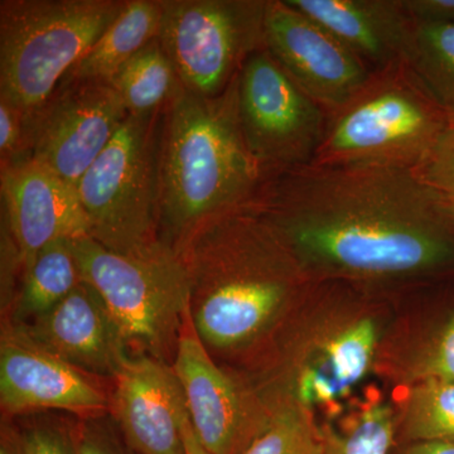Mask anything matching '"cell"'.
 <instances>
[{
	"instance_id": "cell-1",
	"label": "cell",
	"mask_w": 454,
	"mask_h": 454,
	"mask_svg": "<svg viewBox=\"0 0 454 454\" xmlns=\"http://www.w3.org/2000/svg\"><path fill=\"white\" fill-rule=\"evenodd\" d=\"M312 282L394 292L454 274V215L414 168L301 167L250 203Z\"/></svg>"
},
{
	"instance_id": "cell-2",
	"label": "cell",
	"mask_w": 454,
	"mask_h": 454,
	"mask_svg": "<svg viewBox=\"0 0 454 454\" xmlns=\"http://www.w3.org/2000/svg\"><path fill=\"white\" fill-rule=\"evenodd\" d=\"M177 253L197 336L238 373L253 365L313 283L252 205L203 223Z\"/></svg>"
},
{
	"instance_id": "cell-3",
	"label": "cell",
	"mask_w": 454,
	"mask_h": 454,
	"mask_svg": "<svg viewBox=\"0 0 454 454\" xmlns=\"http://www.w3.org/2000/svg\"><path fill=\"white\" fill-rule=\"evenodd\" d=\"M390 292L313 282L262 355L240 373L268 408L339 409L375 370L389 333Z\"/></svg>"
},
{
	"instance_id": "cell-4",
	"label": "cell",
	"mask_w": 454,
	"mask_h": 454,
	"mask_svg": "<svg viewBox=\"0 0 454 454\" xmlns=\"http://www.w3.org/2000/svg\"><path fill=\"white\" fill-rule=\"evenodd\" d=\"M264 179L241 129L239 76L217 97L181 88L160 122V241L177 252L203 223L250 205Z\"/></svg>"
},
{
	"instance_id": "cell-5",
	"label": "cell",
	"mask_w": 454,
	"mask_h": 454,
	"mask_svg": "<svg viewBox=\"0 0 454 454\" xmlns=\"http://www.w3.org/2000/svg\"><path fill=\"white\" fill-rule=\"evenodd\" d=\"M125 0H2L0 98L37 112L119 16Z\"/></svg>"
},
{
	"instance_id": "cell-6",
	"label": "cell",
	"mask_w": 454,
	"mask_h": 454,
	"mask_svg": "<svg viewBox=\"0 0 454 454\" xmlns=\"http://www.w3.org/2000/svg\"><path fill=\"white\" fill-rule=\"evenodd\" d=\"M450 118L405 62H399L372 73L354 97L328 113L324 139L310 164L415 168Z\"/></svg>"
},
{
	"instance_id": "cell-7",
	"label": "cell",
	"mask_w": 454,
	"mask_h": 454,
	"mask_svg": "<svg viewBox=\"0 0 454 454\" xmlns=\"http://www.w3.org/2000/svg\"><path fill=\"white\" fill-rule=\"evenodd\" d=\"M83 282L100 295L129 354L173 364L190 309V280L169 245L122 255L89 236L73 240Z\"/></svg>"
},
{
	"instance_id": "cell-8",
	"label": "cell",
	"mask_w": 454,
	"mask_h": 454,
	"mask_svg": "<svg viewBox=\"0 0 454 454\" xmlns=\"http://www.w3.org/2000/svg\"><path fill=\"white\" fill-rule=\"evenodd\" d=\"M162 112L128 116L77 182L89 238L122 255L160 243L158 221Z\"/></svg>"
},
{
	"instance_id": "cell-9",
	"label": "cell",
	"mask_w": 454,
	"mask_h": 454,
	"mask_svg": "<svg viewBox=\"0 0 454 454\" xmlns=\"http://www.w3.org/2000/svg\"><path fill=\"white\" fill-rule=\"evenodd\" d=\"M268 0H162L160 40L182 88L200 97L223 91L253 53L265 49Z\"/></svg>"
},
{
	"instance_id": "cell-10",
	"label": "cell",
	"mask_w": 454,
	"mask_h": 454,
	"mask_svg": "<svg viewBox=\"0 0 454 454\" xmlns=\"http://www.w3.org/2000/svg\"><path fill=\"white\" fill-rule=\"evenodd\" d=\"M239 114L247 145L265 177L309 166L324 139L328 112L262 49L239 74Z\"/></svg>"
},
{
	"instance_id": "cell-11",
	"label": "cell",
	"mask_w": 454,
	"mask_h": 454,
	"mask_svg": "<svg viewBox=\"0 0 454 454\" xmlns=\"http://www.w3.org/2000/svg\"><path fill=\"white\" fill-rule=\"evenodd\" d=\"M173 369L186 397L190 422L210 454H243L268 428L273 411L240 373L221 366L184 318Z\"/></svg>"
},
{
	"instance_id": "cell-12",
	"label": "cell",
	"mask_w": 454,
	"mask_h": 454,
	"mask_svg": "<svg viewBox=\"0 0 454 454\" xmlns=\"http://www.w3.org/2000/svg\"><path fill=\"white\" fill-rule=\"evenodd\" d=\"M128 116L110 82L64 80L27 118L31 158L76 187Z\"/></svg>"
},
{
	"instance_id": "cell-13",
	"label": "cell",
	"mask_w": 454,
	"mask_h": 454,
	"mask_svg": "<svg viewBox=\"0 0 454 454\" xmlns=\"http://www.w3.org/2000/svg\"><path fill=\"white\" fill-rule=\"evenodd\" d=\"M106 379L77 369L42 348L22 328L3 321L0 406L3 417L66 411L73 417L109 414Z\"/></svg>"
},
{
	"instance_id": "cell-14",
	"label": "cell",
	"mask_w": 454,
	"mask_h": 454,
	"mask_svg": "<svg viewBox=\"0 0 454 454\" xmlns=\"http://www.w3.org/2000/svg\"><path fill=\"white\" fill-rule=\"evenodd\" d=\"M264 42L293 82L328 113L354 97L372 74L327 29L286 0H268Z\"/></svg>"
},
{
	"instance_id": "cell-15",
	"label": "cell",
	"mask_w": 454,
	"mask_h": 454,
	"mask_svg": "<svg viewBox=\"0 0 454 454\" xmlns=\"http://www.w3.org/2000/svg\"><path fill=\"white\" fill-rule=\"evenodd\" d=\"M109 415L134 453L186 454L190 414L170 364L128 354L112 380Z\"/></svg>"
},
{
	"instance_id": "cell-16",
	"label": "cell",
	"mask_w": 454,
	"mask_h": 454,
	"mask_svg": "<svg viewBox=\"0 0 454 454\" xmlns=\"http://www.w3.org/2000/svg\"><path fill=\"white\" fill-rule=\"evenodd\" d=\"M2 217L13 235L23 270L47 245L89 236L76 187L27 158L2 167Z\"/></svg>"
},
{
	"instance_id": "cell-17",
	"label": "cell",
	"mask_w": 454,
	"mask_h": 454,
	"mask_svg": "<svg viewBox=\"0 0 454 454\" xmlns=\"http://www.w3.org/2000/svg\"><path fill=\"white\" fill-rule=\"evenodd\" d=\"M16 325L56 356L106 380H113L129 354L100 295L86 282L46 315Z\"/></svg>"
},
{
	"instance_id": "cell-18",
	"label": "cell",
	"mask_w": 454,
	"mask_h": 454,
	"mask_svg": "<svg viewBox=\"0 0 454 454\" xmlns=\"http://www.w3.org/2000/svg\"><path fill=\"white\" fill-rule=\"evenodd\" d=\"M372 71L404 61L413 18L404 0H286Z\"/></svg>"
},
{
	"instance_id": "cell-19",
	"label": "cell",
	"mask_w": 454,
	"mask_h": 454,
	"mask_svg": "<svg viewBox=\"0 0 454 454\" xmlns=\"http://www.w3.org/2000/svg\"><path fill=\"white\" fill-rule=\"evenodd\" d=\"M375 370L400 387L454 381V310L423 330L387 333Z\"/></svg>"
},
{
	"instance_id": "cell-20",
	"label": "cell",
	"mask_w": 454,
	"mask_h": 454,
	"mask_svg": "<svg viewBox=\"0 0 454 454\" xmlns=\"http://www.w3.org/2000/svg\"><path fill=\"white\" fill-rule=\"evenodd\" d=\"M162 17V0H125L119 16L65 80L112 82L122 65L160 38Z\"/></svg>"
},
{
	"instance_id": "cell-21",
	"label": "cell",
	"mask_w": 454,
	"mask_h": 454,
	"mask_svg": "<svg viewBox=\"0 0 454 454\" xmlns=\"http://www.w3.org/2000/svg\"><path fill=\"white\" fill-rule=\"evenodd\" d=\"M82 282L73 240L53 241L23 270L16 297L3 315V321L31 324L55 309Z\"/></svg>"
},
{
	"instance_id": "cell-22",
	"label": "cell",
	"mask_w": 454,
	"mask_h": 454,
	"mask_svg": "<svg viewBox=\"0 0 454 454\" xmlns=\"http://www.w3.org/2000/svg\"><path fill=\"white\" fill-rule=\"evenodd\" d=\"M129 115L162 112L181 90L177 71L160 40H155L122 65L110 82Z\"/></svg>"
},
{
	"instance_id": "cell-23",
	"label": "cell",
	"mask_w": 454,
	"mask_h": 454,
	"mask_svg": "<svg viewBox=\"0 0 454 454\" xmlns=\"http://www.w3.org/2000/svg\"><path fill=\"white\" fill-rule=\"evenodd\" d=\"M395 411L396 443L454 444V381L402 387Z\"/></svg>"
},
{
	"instance_id": "cell-24",
	"label": "cell",
	"mask_w": 454,
	"mask_h": 454,
	"mask_svg": "<svg viewBox=\"0 0 454 454\" xmlns=\"http://www.w3.org/2000/svg\"><path fill=\"white\" fill-rule=\"evenodd\" d=\"M404 62L435 103L454 116V23L413 20Z\"/></svg>"
},
{
	"instance_id": "cell-25",
	"label": "cell",
	"mask_w": 454,
	"mask_h": 454,
	"mask_svg": "<svg viewBox=\"0 0 454 454\" xmlns=\"http://www.w3.org/2000/svg\"><path fill=\"white\" fill-rule=\"evenodd\" d=\"M322 454H390L395 446L394 405L380 394H367L339 422L322 426Z\"/></svg>"
},
{
	"instance_id": "cell-26",
	"label": "cell",
	"mask_w": 454,
	"mask_h": 454,
	"mask_svg": "<svg viewBox=\"0 0 454 454\" xmlns=\"http://www.w3.org/2000/svg\"><path fill=\"white\" fill-rule=\"evenodd\" d=\"M267 429L243 454H322L324 433L316 414L298 405L271 409Z\"/></svg>"
},
{
	"instance_id": "cell-27",
	"label": "cell",
	"mask_w": 454,
	"mask_h": 454,
	"mask_svg": "<svg viewBox=\"0 0 454 454\" xmlns=\"http://www.w3.org/2000/svg\"><path fill=\"white\" fill-rule=\"evenodd\" d=\"M27 418L20 427L26 454H77L73 420L44 413Z\"/></svg>"
},
{
	"instance_id": "cell-28",
	"label": "cell",
	"mask_w": 454,
	"mask_h": 454,
	"mask_svg": "<svg viewBox=\"0 0 454 454\" xmlns=\"http://www.w3.org/2000/svg\"><path fill=\"white\" fill-rule=\"evenodd\" d=\"M414 169L454 215V116Z\"/></svg>"
},
{
	"instance_id": "cell-29",
	"label": "cell",
	"mask_w": 454,
	"mask_h": 454,
	"mask_svg": "<svg viewBox=\"0 0 454 454\" xmlns=\"http://www.w3.org/2000/svg\"><path fill=\"white\" fill-rule=\"evenodd\" d=\"M73 418L77 454H127L109 414Z\"/></svg>"
},
{
	"instance_id": "cell-30",
	"label": "cell",
	"mask_w": 454,
	"mask_h": 454,
	"mask_svg": "<svg viewBox=\"0 0 454 454\" xmlns=\"http://www.w3.org/2000/svg\"><path fill=\"white\" fill-rule=\"evenodd\" d=\"M31 158L27 116L13 104L0 98V160L2 167Z\"/></svg>"
},
{
	"instance_id": "cell-31",
	"label": "cell",
	"mask_w": 454,
	"mask_h": 454,
	"mask_svg": "<svg viewBox=\"0 0 454 454\" xmlns=\"http://www.w3.org/2000/svg\"><path fill=\"white\" fill-rule=\"evenodd\" d=\"M404 2L413 20L454 23V0H404Z\"/></svg>"
},
{
	"instance_id": "cell-32",
	"label": "cell",
	"mask_w": 454,
	"mask_h": 454,
	"mask_svg": "<svg viewBox=\"0 0 454 454\" xmlns=\"http://www.w3.org/2000/svg\"><path fill=\"white\" fill-rule=\"evenodd\" d=\"M0 454H26L22 432L12 418L3 417L0 428Z\"/></svg>"
},
{
	"instance_id": "cell-33",
	"label": "cell",
	"mask_w": 454,
	"mask_h": 454,
	"mask_svg": "<svg viewBox=\"0 0 454 454\" xmlns=\"http://www.w3.org/2000/svg\"><path fill=\"white\" fill-rule=\"evenodd\" d=\"M390 454H454V444L437 442H414L396 443Z\"/></svg>"
},
{
	"instance_id": "cell-34",
	"label": "cell",
	"mask_w": 454,
	"mask_h": 454,
	"mask_svg": "<svg viewBox=\"0 0 454 454\" xmlns=\"http://www.w3.org/2000/svg\"><path fill=\"white\" fill-rule=\"evenodd\" d=\"M184 442H186V454H210L200 443L191 422H188L184 428Z\"/></svg>"
}]
</instances>
